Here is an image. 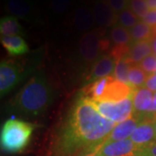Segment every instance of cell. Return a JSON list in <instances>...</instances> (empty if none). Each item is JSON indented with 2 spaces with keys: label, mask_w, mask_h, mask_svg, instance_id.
<instances>
[{
  "label": "cell",
  "mask_w": 156,
  "mask_h": 156,
  "mask_svg": "<svg viewBox=\"0 0 156 156\" xmlns=\"http://www.w3.org/2000/svg\"><path fill=\"white\" fill-rule=\"evenodd\" d=\"M115 126L101 115L92 101L81 96L56 141L55 155L79 156L93 152L105 141Z\"/></svg>",
  "instance_id": "obj_1"
},
{
  "label": "cell",
  "mask_w": 156,
  "mask_h": 156,
  "mask_svg": "<svg viewBox=\"0 0 156 156\" xmlns=\"http://www.w3.org/2000/svg\"><path fill=\"white\" fill-rule=\"evenodd\" d=\"M53 100V88L43 73H37L19 90L12 108L23 116H39L47 111Z\"/></svg>",
  "instance_id": "obj_2"
},
{
  "label": "cell",
  "mask_w": 156,
  "mask_h": 156,
  "mask_svg": "<svg viewBox=\"0 0 156 156\" xmlns=\"http://www.w3.org/2000/svg\"><path fill=\"white\" fill-rule=\"evenodd\" d=\"M35 125L21 120H8L1 129V147L7 153H18L28 145Z\"/></svg>",
  "instance_id": "obj_3"
},
{
  "label": "cell",
  "mask_w": 156,
  "mask_h": 156,
  "mask_svg": "<svg viewBox=\"0 0 156 156\" xmlns=\"http://www.w3.org/2000/svg\"><path fill=\"white\" fill-rule=\"evenodd\" d=\"M92 101L101 115L113 122H122L134 115L133 95L120 101Z\"/></svg>",
  "instance_id": "obj_4"
},
{
  "label": "cell",
  "mask_w": 156,
  "mask_h": 156,
  "mask_svg": "<svg viewBox=\"0 0 156 156\" xmlns=\"http://www.w3.org/2000/svg\"><path fill=\"white\" fill-rule=\"evenodd\" d=\"M108 47V41L101 37L99 30L88 31L81 37L78 50L81 58L87 62H95L100 57L101 52Z\"/></svg>",
  "instance_id": "obj_5"
},
{
  "label": "cell",
  "mask_w": 156,
  "mask_h": 156,
  "mask_svg": "<svg viewBox=\"0 0 156 156\" xmlns=\"http://www.w3.org/2000/svg\"><path fill=\"white\" fill-rule=\"evenodd\" d=\"M25 78V73L17 63L12 61H2L0 64V95L9 94Z\"/></svg>",
  "instance_id": "obj_6"
},
{
  "label": "cell",
  "mask_w": 156,
  "mask_h": 156,
  "mask_svg": "<svg viewBox=\"0 0 156 156\" xmlns=\"http://www.w3.org/2000/svg\"><path fill=\"white\" fill-rule=\"evenodd\" d=\"M154 95L153 91L145 86L134 90L133 95L134 116L141 120H154L156 115L152 113Z\"/></svg>",
  "instance_id": "obj_7"
},
{
  "label": "cell",
  "mask_w": 156,
  "mask_h": 156,
  "mask_svg": "<svg viewBox=\"0 0 156 156\" xmlns=\"http://www.w3.org/2000/svg\"><path fill=\"white\" fill-rule=\"evenodd\" d=\"M130 139L105 142L95 150L101 156H138L140 151Z\"/></svg>",
  "instance_id": "obj_8"
},
{
  "label": "cell",
  "mask_w": 156,
  "mask_h": 156,
  "mask_svg": "<svg viewBox=\"0 0 156 156\" xmlns=\"http://www.w3.org/2000/svg\"><path fill=\"white\" fill-rule=\"evenodd\" d=\"M129 139L140 149H144L156 142V134L154 120L146 119L141 121Z\"/></svg>",
  "instance_id": "obj_9"
},
{
  "label": "cell",
  "mask_w": 156,
  "mask_h": 156,
  "mask_svg": "<svg viewBox=\"0 0 156 156\" xmlns=\"http://www.w3.org/2000/svg\"><path fill=\"white\" fill-rule=\"evenodd\" d=\"M95 23L101 27L115 26L118 23V15L107 0H97L93 6Z\"/></svg>",
  "instance_id": "obj_10"
},
{
  "label": "cell",
  "mask_w": 156,
  "mask_h": 156,
  "mask_svg": "<svg viewBox=\"0 0 156 156\" xmlns=\"http://www.w3.org/2000/svg\"><path fill=\"white\" fill-rule=\"evenodd\" d=\"M134 89L129 85L113 78L108 84L101 101H120L134 95Z\"/></svg>",
  "instance_id": "obj_11"
},
{
  "label": "cell",
  "mask_w": 156,
  "mask_h": 156,
  "mask_svg": "<svg viewBox=\"0 0 156 156\" xmlns=\"http://www.w3.org/2000/svg\"><path fill=\"white\" fill-rule=\"evenodd\" d=\"M116 62V59L114 58L111 55L101 56L94 62V65L88 77V82L91 83L98 79L109 76L112 73H114Z\"/></svg>",
  "instance_id": "obj_12"
},
{
  "label": "cell",
  "mask_w": 156,
  "mask_h": 156,
  "mask_svg": "<svg viewBox=\"0 0 156 156\" xmlns=\"http://www.w3.org/2000/svg\"><path fill=\"white\" fill-rule=\"evenodd\" d=\"M141 121L143 120L133 115L131 118L124 121L122 122L118 123L113 128V130L108 134V136L107 137V139L103 143L129 139Z\"/></svg>",
  "instance_id": "obj_13"
},
{
  "label": "cell",
  "mask_w": 156,
  "mask_h": 156,
  "mask_svg": "<svg viewBox=\"0 0 156 156\" xmlns=\"http://www.w3.org/2000/svg\"><path fill=\"white\" fill-rule=\"evenodd\" d=\"M152 53V40L133 42L129 45V50L125 58H127L132 64H137Z\"/></svg>",
  "instance_id": "obj_14"
},
{
  "label": "cell",
  "mask_w": 156,
  "mask_h": 156,
  "mask_svg": "<svg viewBox=\"0 0 156 156\" xmlns=\"http://www.w3.org/2000/svg\"><path fill=\"white\" fill-rule=\"evenodd\" d=\"M95 23L93 11L85 6H79L76 8L74 13L73 23L77 30L86 32L94 26Z\"/></svg>",
  "instance_id": "obj_15"
},
{
  "label": "cell",
  "mask_w": 156,
  "mask_h": 156,
  "mask_svg": "<svg viewBox=\"0 0 156 156\" xmlns=\"http://www.w3.org/2000/svg\"><path fill=\"white\" fill-rule=\"evenodd\" d=\"M1 44L11 56H21L29 52V46L21 36L1 37Z\"/></svg>",
  "instance_id": "obj_16"
},
{
  "label": "cell",
  "mask_w": 156,
  "mask_h": 156,
  "mask_svg": "<svg viewBox=\"0 0 156 156\" xmlns=\"http://www.w3.org/2000/svg\"><path fill=\"white\" fill-rule=\"evenodd\" d=\"M113 76H106V77L98 79L91 83L87 84V86L83 89V95L84 97L91 101H100L102 95L105 92L108 84L111 82Z\"/></svg>",
  "instance_id": "obj_17"
},
{
  "label": "cell",
  "mask_w": 156,
  "mask_h": 156,
  "mask_svg": "<svg viewBox=\"0 0 156 156\" xmlns=\"http://www.w3.org/2000/svg\"><path fill=\"white\" fill-rule=\"evenodd\" d=\"M23 33V28L17 18L13 16H5L0 20L1 37L20 36Z\"/></svg>",
  "instance_id": "obj_18"
},
{
  "label": "cell",
  "mask_w": 156,
  "mask_h": 156,
  "mask_svg": "<svg viewBox=\"0 0 156 156\" xmlns=\"http://www.w3.org/2000/svg\"><path fill=\"white\" fill-rule=\"evenodd\" d=\"M5 10L17 18H26L31 12V6L24 0H8Z\"/></svg>",
  "instance_id": "obj_19"
},
{
  "label": "cell",
  "mask_w": 156,
  "mask_h": 156,
  "mask_svg": "<svg viewBox=\"0 0 156 156\" xmlns=\"http://www.w3.org/2000/svg\"><path fill=\"white\" fill-rule=\"evenodd\" d=\"M133 42L152 40L154 37L153 28L142 20H140L133 28L129 30Z\"/></svg>",
  "instance_id": "obj_20"
},
{
  "label": "cell",
  "mask_w": 156,
  "mask_h": 156,
  "mask_svg": "<svg viewBox=\"0 0 156 156\" xmlns=\"http://www.w3.org/2000/svg\"><path fill=\"white\" fill-rule=\"evenodd\" d=\"M109 37L115 45H129L133 43L129 30L119 24H115L112 27Z\"/></svg>",
  "instance_id": "obj_21"
},
{
  "label": "cell",
  "mask_w": 156,
  "mask_h": 156,
  "mask_svg": "<svg viewBox=\"0 0 156 156\" xmlns=\"http://www.w3.org/2000/svg\"><path fill=\"white\" fill-rule=\"evenodd\" d=\"M148 77L139 64H132L128 72V83L129 86L135 89L144 87L147 79Z\"/></svg>",
  "instance_id": "obj_22"
},
{
  "label": "cell",
  "mask_w": 156,
  "mask_h": 156,
  "mask_svg": "<svg viewBox=\"0 0 156 156\" xmlns=\"http://www.w3.org/2000/svg\"><path fill=\"white\" fill-rule=\"evenodd\" d=\"M131 66H132V63L125 57L118 60L116 62L114 73H113L115 79L122 82L123 83L129 85V83H128V72H129V69H130Z\"/></svg>",
  "instance_id": "obj_23"
},
{
  "label": "cell",
  "mask_w": 156,
  "mask_h": 156,
  "mask_svg": "<svg viewBox=\"0 0 156 156\" xmlns=\"http://www.w3.org/2000/svg\"><path fill=\"white\" fill-rule=\"evenodd\" d=\"M140 20V19L139 17L129 8H127L124 11L118 13V24L128 30L133 28Z\"/></svg>",
  "instance_id": "obj_24"
},
{
  "label": "cell",
  "mask_w": 156,
  "mask_h": 156,
  "mask_svg": "<svg viewBox=\"0 0 156 156\" xmlns=\"http://www.w3.org/2000/svg\"><path fill=\"white\" fill-rule=\"evenodd\" d=\"M128 8L134 12V14L142 20L147 12L149 11V8L146 0H130Z\"/></svg>",
  "instance_id": "obj_25"
},
{
  "label": "cell",
  "mask_w": 156,
  "mask_h": 156,
  "mask_svg": "<svg viewBox=\"0 0 156 156\" xmlns=\"http://www.w3.org/2000/svg\"><path fill=\"white\" fill-rule=\"evenodd\" d=\"M140 67L143 69L147 76L156 73V55L152 53L140 62Z\"/></svg>",
  "instance_id": "obj_26"
},
{
  "label": "cell",
  "mask_w": 156,
  "mask_h": 156,
  "mask_svg": "<svg viewBox=\"0 0 156 156\" xmlns=\"http://www.w3.org/2000/svg\"><path fill=\"white\" fill-rule=\"evenodd\" d=\"M72 4V0H51L50 7L56 13L61 14L69 10Z\"/></svg>",
  "instance_id": "obj_27"
},
{
  "label": "cell",
  "mask_w": 156,
  "mask_h": 156,
  "mask_svg": "<svg viewBox=\"0 0 156 156\" xmlns=\"http://www.w3.org/2000/svg\"><path fill=\"white\" fill-rule=\"evenodd\" d=\"M108 4L110 5L112 9L115 12H121L127 9L129 5L130 0H107Z\"/></svg>",
  "instance_id": "obj_28"
},
{
  "label": "cell",
  "mask_w": 156,
  "mask_h": 156,
  "mask_svg": "<svg viewBox=\"0 0 156 156\" xmlns=\"http://www.w3.org/2000/svg\"><path fill=\"white\" fill-rule=\"evenodd\" d=\"M142 21L148 24L152 28L156 26V10L148 11L147 14L142 19Z\"/></svg>",
  "instance_id": "obj_29"
},
{
  "label": "cell",
  "mask_w": 156,
  "mask_h": 156,
  "mask_svg": "<svg viewBox=\"0 0 156 156\" xmlns=\"http://www.w3.org/2000/svg\"><path fill=\"white\" fill-rule=\"evenodd\" d=\"M138 156H156V142L142 149Z\"/></svg>",
  "instance_id": "obj_30"
},
{
  "label": "cell",
  "mask_w": 156,
  "mask_h": 156,
  "mask_svg": "<svg viewBox=\"0 0 156 156\" xmlns=\"http://www.w3.org/2000/svg\"><path fill=\"white\" fill-rule=\"evenodd\" d=\"M145 87L148 89H150L151 91H155L156 92V73L147 77L145 83Z\"/></svg>",
  "instance_id": "obj_31"
},
{
  "label": "cell",
  "mask_w": 156,
  "mask_h": 156,
  "mask_svg": "<svg viewBox=\"0 0 156 156\" xmlns=\"http://www.w3.org/2000/svg\"><path fill=\"white\" fill-rule=\"evenodd\" d=\"M146 2L149 8V11L156 10V0H146Z\"/></svg>",
  "instance_id": "obj_32"
},
{
  "label": "cell",
  "mask_w": 156,
  "mask_h": 156,
  "mask_svg": "<svg viewBox=\"0 0 156 156\" xmlns=\"http://www.w3.org/2000/svg\"><path fill=\"white\" fill-rule=\"evenodd\" d=\"M152 113L156 115V92L154 95V101H153V107H152Z\"/></svg>",
  "instance_id": "obj_33"
},
{
  "label": "cell",
  "mask_w": 156,
  "mask_h": 156,
  "mask_svg": "<svg viewBox=\"0 0 156 156\" xmlns=\"http://www.w3.org/2000/svg\"><path fill=\"white\" fill-rule=\"evenodd\" d=\"M79 156H101L100 154H98L96 151H93V152H90V153H86L83 154H81Z\"/></svg>",
  "instance_id": "obj_34"
},
{
  "label": "cell",
  "mask_w": 156,
  "mask_h": 156,
  "mask_svg": "<svg viewBox=\"0 0 156 156\" xmlns=\"http://www.w3.org/2000/svg\"><path fill=\"white\" fill-rule=\"evenodd\" d=\"M152 45H153V53L156 55V37H154V38L153 39Z\"/></svg>",
  "instance_id": "obj_35"
},
{
  "label": "cell",
  "mask_w": 156,
  "mask_h": 156,
  "mask_svg": "<svg viewBox=\"0 0 156 156\" xmlns=\"http://www.w3.org/2000/svg\"><path fill=\"white\" fill-rule=\"evenodd\" d=\"M154 130H155V134H156V116L154 120Z\"/></svg>",
  "instance_id": "obj_36"
}]
</instances>
